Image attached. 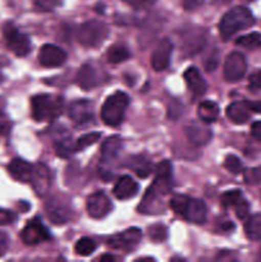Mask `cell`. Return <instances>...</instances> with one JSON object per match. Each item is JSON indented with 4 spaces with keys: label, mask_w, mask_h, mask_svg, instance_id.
Listing matches in <instances>:
<instances>
[{
    "label": "cell",
    "mask_w": 261,
    "mask_h": 262,
    "mask_svg": "<svg viewBox=\"0 0 261 262\" xmlns=\"http://www.w3.org/2000/svg\"><path fill=\"white\" fill-rule=\"evenodd\" d=\"M182 217L187 222L193 223V224H204L207 219V207L206 204L201 200L191 199L189 197L187 202Z\"/></svg>",
    "instance_id": "cell-16"
},
{
    "label": "cell",
    "mask_w": 261,
    "mask_h": 262,
    "mask_svg": "<svg viewBox=\"0 0 261 262\" xmlns=\"http://www.w3.org/2000/svg\"><path fill=\"white\" fill-rule=\"evenodd\" d=\"M142 239V232L138 228H129V229L124 230L122 233L112 235L107 239L106 245L107 247L113 248V250H120L129 252L135 248L138 247Z\"/></svg>",
    "instance_id": "cell-7"
},
{
    "label": "cell",
    "mask_w": 261,
    "mask_h": 262,
    "mask_svg": "<svg viewBox=\"0 0 261 262\" xmlns=\"http://www.w3.org/2000/svg\"><path fill=\"white\" fill-rule=\"evenodd\" d=\"M9 128H10V123L8 120L7 115L4 113L0 112V136L2 135H7L9 132Z\"/></svg>",
    "instance_id": "cell-44"
},
{
    "label": "cell",
    "mask_w": 261,
    "mask_h": 262,
    "mask_svg": "<svg viewBox=\"0 0 261 262\" xmlns=\"http://www.w3.org/2000/svg\"><path fill=\"white\" fill-rule=\"evenodd\" d=\"M67 53L59 46L53 43H46L40 49L38 53V61L42 67L46 68H55L66 63Z\"/></svg>",
    "instance_id": "cell-12"
},
{
    "label": "cell",
    "mask_w": 261,
    "mask_h": 262,
    "mask_svg": "<svg viewBox=\"0 0 261 262\" xmlns=\"http://www.w3.org/2000/svg\"><path fill=\"white\" fill-rule=\"evenodd\" d=\"M138 189L140 187H138L137 182L133 181L129 176H122L115 183L113 193L118 200L124 201V200L135 197L138 193Z\"/></svg>",
    "instance_id": "cell-21"
},
{
    "label": "cell",
    "mask_w": 261,
    "mask_h": 262,
    "mask_svg": "<svg viewBox=\"0 0 261 262\" xmlns=\"http://www.w3.org/2000/svg\"><path fill=\"white\" fill-rule=\"evenodd\" d=\"M129 104V97L125 92L117 91L105 100L101 107L102 122L110 127H118L123 122L125 109Z\"/></svg>",
    "instance_id": "cell-4"
},
{
    "label": "cell",
    "mask_w": 261,
    "mask_h": 262,
    "mask_svg": "<svg viewBox=\"0 0 261 262\" xmlns=\"http://www.w3.org/2000/svg\"><path fill=\"white\" fill-rule=\"evenodd\" d=\"M48 217L54 224H66L69 220V207L59 199H51L45 204Z\"/></svg>",
    "instance_id": "cell-19"
},
{
    "label": "cell",
    "mask_w": 261,
    "mask_h": 262,
    "mask_svg": "<svg viewBox=\"0 0 261 262\" xmlns=\"http://www.w3.org/2000/svg\"><path fill=\"white\" fill-rule=\"evenodd\" d=\"M171 53H173V43L169 38H163L161 41H159L153 55H151V67L154 68V71H165L170 63Z\"/></svg>",
    "instance_id": "cell-13"
},
{
    "label": "cell",
    "mask_w": 261,
    "mask_h": 262,
    "mask_svg": "<svg viewBox=\"0 0 261 262\" xmlns=\"http://www.w3.org/2000/svg\"><path fill=\"white\" fill-rule=\"evenodd\" d=\"M205 42H206V37L204 35V30H200V28H192L183 36V49L187 55H191V54L193 55L199 53L204 48Z\"/></svg>",
    "instance_id": "cell-23"
},
{
    "label": "cell",
    "mask_w": 261,
    "mask_h": 262,
    "mask_svg": "<svg viewBox=\"0 0 261 262\" xmlns=\"http://www.w3.org/2000/svg\"><path fill=\"white\" fill-rule=\"evenodd\" d=\"M130 58V53L127 46L123 43H114L106 51V59L112 64H119L128 60Z\"/></svg>",
    "instance_id": "cell-28"
},
{
    "label": "cell",
    "mask_w": 261,
    "mask_h": 262,
    "mask_svg": "<svg viewBox=\"0 0 261 262\" xmlns=\"http://www.w3.org/2000/svg\"><path fill=\"white\" fill-rule=\"evenodd\" d=\"M243 197L240 189H233V191L225 192L222 196V204L224 207H234L235 204Z\"/></svg>",
    "instance_id": "cell-35"
},
{
    "label": "cell",
    "mask_w": 261,
    "mask_h": 262,
    "mask_svg": "<svg viewBox=\"0 0 261 262\" xmlns=\"http://www.w3.org/2000/svg\"><path fill=\"white\" fill-rule=\"evenodd\" d=\"M3 33H4L5 42H7L8 48L15 54L17 56H26L31 50V41L30 37L25 33L20 32L14 25L12 23H7L3 28Z\"/></svg>",
    "instance_id": "cell-6"
},
{
    "label": "cell",
    "mask_w": 261,
    "mask_h": 262,
    "mask_svg": "<svg viewBox=\"0 0 261 262\" xmlns=\"http://www.w3.org/2000/svg\"><path fill=\"white\" fill-rule=\"evenodd\" d=\"M32 117L36 122H46L59 117L63 109V99L49 94L36 95L31 99Z\"/></svg>",
    "instance_id": "cell-3"
},
{
    "label": "cell",
    "mask_w": 261,
    "mask_h": 262,
    "mask_svg": "<svg viewBox=\"0 0 261 262\" xmlns=\"http://www.w3.org/2000/svg\"><path fill=\"white\" fill-rule=\"evenodd\" d=\"M33 4L41 12H51L61 4V0H33Z\"/></svg>",
    "instance_id": "cell-37"
},
{
    "label": "cell",
    "mask_w": 261,
    "mask_h": 262,
    "mask_svg": "<svg viewBox=\"0 0 261 262\" xmlns=\"http://www.w3.org/2000/svg\"><path fill=\"white\" fill-rule=\"evenodd\" d=\"M109 36V28L101 20H87L79 27L78 41L87 48L101 45Z\"/></svg>",
    "instance_id": "cell-5"
},
{
    "label": "cell",
    "mask_w": 261,
    "mask_h": 262,
    "mask_svg": "<svg viewBox=\"0 0 261 262\" xmlns=\"http://www.w3.org/2000/svg\"><path fill=\"white\" fill-rule=\"evenodd\" d=\"M87 214L92 219H102L106 216L112 210V202L107 199V196L102 192H95L90 194L86 201Z\"/></svg>",
    "instance_id": "cell-11"
},
{
    "label": "cell",
    "mask_w": 261,
    "mask_h": 262,
    "mask_svg": "<svg viewBox=\"0 0 261 262\" xmlns=\"http://www.w3.org/2000/svg\"><path fill=\"white\" fill-rule=\"evenodd\" d=\"M235 43L247 49L258 48V46H261V33L252 32V33H248V35L241 36V37L237 38Z\"/></svg>",
    "instance_id": "cell-31"
},
{
    "label": "cell",
    "mask_w": 261,
    "mask_h": 262,
    "mask_svg": "<svg viewBox=\"0 0 261 262\" xmlns=\"http://www.w3.org/2000/svg\"><path fill=\"white\" fill-rule=\"evenodd\" d=\"M68 114L76 124H87L94 118L92 104L89 100H76V101L71 102V105H69Z\"/></svg>",
    "instance_id": "cell-14"
},
{
    "label": "cell",
    "mask_w": 261,
    "mask_h": 262,
    "mask_svg": "<svg viewBox=\"0 0 261 262\" xmlns=\"http://www.w3.org/2000/svg\"><path fill=\"white\" fill-rule=\"evenodd\" d=\"M148 237L156 243L164 242L168 238V229L163 224H154L148 228Z\"/></svg>",
    "instance_id": "cell-33"
},
{
    "label": "cell",
    "mask_w": 261,
    "mask_h": 262,
    "mask_svg": "<svg viewBox=\"0 0 261 262\" xmlns=\"http://www.w3.org/2000/svg\"><path fill=\"white\" fill-rule=\"evenodd\" d=\"M127 5L135 8V9H143V8L151 7L156 3V0H123Z\"/></svg>",
    "instance_id": "cell-42"
},
{
    "label": "cell",
    "mask_w": 261,
    "mask_h": 262,
    "mask_svg": "<svg viewBox=\"0 0 261 262\" xmlns=\"http://www.w3.org/2000/svg\"><path fill=\"white\" fill-rule=\"evenodd\" d=\"M204 3L205 0H183V8L187 12H191V10H194L201 7Z\"/></svg>",
    "instance_id": "cell-43"
},
{
    "label": "cell",
    "mask_w": 261,
    "mask_h": 262,
    "mask_svg": "<svg viewBox=\"0 0 261 262\" xmlns=\"http://www.w3.org/2000/svg\"><path fill=\"white\" fill-rule=\"evenodd\" d=\"M183 77L189 92H191L194 99L202 96L206 92V82L202 78L201 73H200V71L196 67L187 68L186 72L183 73Z\"/></svg>",
    "instance_id": "cell-18"
},
{
    "label": "cell",
    "mask_w": 261,
    "mask_h": 262,
    "mask_svg": "<svg viewBox=\"0 0 261 262\" xmlns=\"http://www.w3.org/2000/svg\"><path fill=\"white\" fill-rule=\"evenodd\" d=\"M8 171L13 179L20 183H27V182H31L33 166L23 159H13L8 165Z\"/></svg>",
    "instance_id": "cell-22"
},
{
    "label": "cell",
    "mask_w": 261,
    "mask_h": 262,
    "mask_svg": "<svg viewBox=\"0 0 261 262\" xmlns=\"http://www.w3.org/2000/svg\"><path fill=\"white\" fill-rule=\"evenodd\" d=\"M117 260V257L113 255H110V253H106V255H102L101 257H100V261L102 262H113Z\"/></svg>",
    "instance_id": "cell-49"
},
{
    "label": "cell",
    "mask_w": 261,
    "mask_h": 262,
    "mask_svg": "<svg viewBox=\"0 0 261 262\" xmlns=\"http://www.w3.org/2000/svg\"><path fill=\"white\" fill-rule=\"evenodd\" d=\"M245 233L248 239L261 241V214H255L246 222Z\"/></svg>",
    "instance_id": "cell-29"
},
{
    "label": "cell",
    "mask_w": 261,
    "mask_h": 262,
    "mask_svg": "<svg viewBox=\"0 0 261 262\" xmlns=\"http://www.w3.org/2000/svg\"><path fill=\"white\" fill-rule=\"evenodd\" d=\"M184 135L187 140L194 146H205L210 142L212 133L205 124L199 122H189L184 127Z\"/></svg>",
    "instance_id": "cell-15"
},
{
    "label": "cell",
    "mask_w": 261,
    "mask_h": 262,
    "mask_svg": "<svg viewBox=\"0 0 261 262\" xmlns=\"http://www.w3.org/2000/svg\"><path fill=\"white\" fill-rule=\"evenodd\" d=\"M247 71V61L240 51H233L227 56L224 63V78L227 82H238Z\"/></svg>",
    "instance_id": "cell-8"
},
{
    "label": "cell",
    "mask_w": 261,
    "mask_h": 262,
    "mask_svg": "<svg viewBox=\"0 0 261 262\" xmlns=\"http://www.w3.org/2000/svg\"><path fill=\"white\" fill-rule=\"evenodd\" d=\"M31 184L38 196H45L51 186L50 171L44 164L33 166L32 177H31Z\"/></svg>",
    "instance_id": "cell-17"
},
{
    "label": "cell",
    "mask_w": 261,
    "mask_h": 262,
    "mask_svg": "<svg viewBox=\"0 0 261 262\" xmlns=\"http://www.w3.org/2000/svg\"><path fill=\"white\" fill-rule=\"evenodd\" d=\"M197 115H199L200 120L205 124H211L217 120L219 117V106H217L216 102L214 101H202L199 105V109H197Z\"/></svg>",
    "instance_id": "cell-26"
},
{
    "label": "cell",
    "mask_w": 261,
    "mask_h": 262,
    "mask_svg": "<svg viewBox=\"0 0 261 262\" xmlns=\"http://www.w3.org/2000/svg\"><path fill=\"white\" fill-rule=\"evenodd\" d=\"M214 2L216 3V2H219V0H214ZM222 2H223V3H227V2H229V0H222Z\"/></svg>",
    "instance_id": "cell-50"
},
{
    "label": "cell",
    "mask_w": 261,
    "mask_h": 262,
    "mask_svg": "<svg viewBox=\"0 0 261 262\" xmlns=\"http://www.w3.org/2000/svg\"><path fill=\"white\" fill-rule=\"evenodd\" d=\"M8 247H9V239L4 232H0V257L7 253Z\"/></svg>",
    "instance_id": "cell-45"
},
{
    "label": "cell",
    "mask_w": 261,
    "mask_h": 262,
    "mask_svg": "<svg viewBox=\"0 0 261 262\" xmlns=\"http://www.w3.org/2000/svg\"><path fill=\"white\" fill-rule=\"evenodd\" d=\"M251 135L256 140L261 141V122H255L251 125Z\"/></svg>",
    "instance_id": "cell-47"
},
{
    "label": "cell",
    "mask_w": 261,
    "mask_h": 262,
    "mask_svg": "<svg viewBox=\"0 0 261 262\" xmlns=\"http://www.w3.org/2000/svg\"><path fill=\"white\" fill-rule=\"evenodd\" d=\"M54 145H55L56 155L63 159H68L74 152V145L71 141V135L66 129L56 130L54 136Z\"/></svg>",
    "instance_id": "cell-25"
},
{
    "label": "cell",
    "mask_w": 261,
    "mask_h": 262,
    "mask_svg": "<svg viewBox=\"0 0 261 262\" xmlns=\"http://www.w3.org/2000/svg\"><path fill=\"white\" fill-rule=\"evenodd\" d=\"M234 211H235V215H237V217L240 220L247 219L248 212H250V205H248V202L246 201L245 197H242V199H241L240 201L235 204Z\"/></svg>",
    "instance_id": "cell-39"
},
{
    "label": "cell",
    "mask_w": 261,
    "mask_h": 262,
    "mask_svg": "<svg viewBox=\"0 0 261 262\" xmlns=\"http://www.w3.org/2000/svg\"><path fill=\"white\" fill-rule=\"evenodd\" d=\"M127 165L129 168H132V170L140 178H147L151 174V171H153V163L143 155H137L129 158L128 159Z\"/></svg>",
    "instance_id": "cell-27"
},
{
    "label": "cell",
    "mask_w": 261,
    "mask_h": 262,
    "mask_svg": "<svg viewBox=\"0 0 261 262\" xmlns=\"http://www.w3.org/2000/svg\"><path fill=\"white\" fill-rule=\"evenodd\" d=\"M122 146L123 142L119 136H112L106 138L101 146V165H110L113 161L117 160Z\"/></svg>",
    "instance_id": "cell-20"
},
{
    "label": "cell",
    "mask_w": 261,
    "mask_h": 262,
    "mask_svg": "<svg viewBox=\"0 0 261 262\" xmlns=\"http://www.w3.org/2000/svg\"><path fill=\"white\" fill-rule=\"evenodd\" d=\"M17 215L9 210L0 209V225H10L15 222Z\"/></svg>",
    "instance_id": "cell-40"
},
{
    "label": "cell",
    "mask_w": 261,
    "mask_h": 262,
    "mask_svg": "<svg viewBox=\"0 0 261 262\" xmlns=\"http://www.w3.org/2000/svg\"><path fill=\"white\" fill-rule=\"evenodd\" d=\"M100 137H101V133L99 132H91L87 133V135L81 136V137L77 140V142L74 143V151H82L86 147H89V146L95 145V143L100 140Z\"/></svg>",
    "instance_id": "cell-32"
},
{
    "label": "cell",
    "mask_w": 261,
    "mask_h": 262,
    "mask_svg": "<svg viewBox=\"0 0 261 262\" xmlns=\"http://www.w3.org/2000/svg\"><path fill=\"white\" fill-rule=\"evenodd\" d=\"M216 66H217V55H211L207 58V60L205 61V68H206L207 72H212L216 69Z\"/></svg>",
    "instance_id": "cell-46"
},
{
    "label": "cell",
    "mask_w": 261,
    "mask_h": 262,
    "mask_svg": "<svg viewBox=\"0 0 261 262\" xmlns=\"http://www.w3.org/2000/svg\"><path fill=\"white\" fill-rule=\"evenodd\" d=\"M248 86H250L251 90H255V91L261 89V69L250 74V77H248Z\"/></svg>",
    "instance_id": "cell-41"
},
{
    "label": "cell",
    "mask_w": 261,
    "mask_h": 262,
    "mask_svg": "<svg viewBox=\"0 0 261 262\" xmlns=\"http://www.w3.org/2000/svg\"><path fill=\"white\" fill-rule=\"evenodd\" d=\"M96 242H95L92 238L83 237L81 238V239L77 241L76 246H74V252H76L77 255L86 257V256L92 255V253L95 252V250H96Z\"/></svg>",
    "instance_id": "cell-30"
},
{
    "label": "cell",
    "mask_w": 261,
    "mask_h": 262,
    "mask_svg": "<svg viewBox=\"0 0 261 262\" xmlns=\"http://www.w3.org/2000/svg\"><path fill=\"white\" fill-rule=\"evenodd\" d=\"M251 110L246 101H235L228 105L227 117L234 124H245L250 119Z\"/></svg>",
    "instance_id": "cell-24"
},
{
    "label": "cell",
    "mask_w": 261,
    "mask_h": 262,
    "mask_svg": "<svg viewBox=\"0 0 261 262\" xmlns=\"http://www.w3.org/2000/svg\"><path fill=\"white\" fill-rule=\"evenodd\" d=\"M101 67L94 63H86L79 68L76 76V83L83 90H92L101 83Z\"/></svg>",
    "instance_id": "cell-10"
},
{
    "label": "cell",
    "mask_w": 261,
    "mask_h": 262,
    "mask_svg": "<svg viewBox=\"0 0 261 262\" xmlns=\"http://www.w3.org/2000/svg\"><path fill=\"white\" fill-rule=\"evenodd\" d=\"M20 239L25 245L36 246L50 239V233L48 228L41 223V220L35 217L22 229Z\"/></svg>",
    "instance_id": "cell-9"
},
{
    "label": "cell",
    "mask_w": 261,
    "mask_h": 262,
    "mask_svg": "<svg viewBox=\"0 0 261 262\" xmlns=\"http://www.w3.org/2000/svg\"><path fill=\"white\" fill-rule=\"evenodd\" d=\"M171 170L173 168L168 160L159 164L154 182L143 194L142 201L137 207L140 214L158 215L164 212V209H165L164 199L170 193L173 188V181H171L173 171Z\"/></svg>",
    "instance_id": "cell-1"
},
{
    "label": "cell",
    "mask_w": 261,
    "mask_h": 262,
    "mask_svg": "<svg viewBox=\"0 0 261 262\" xmlns=\"http://www.w3.org/2000/svg\"><path fill=\"white\" fill-rule=\"evenodd\" d=\"M243 177H245V182L247 184H257L261 182V166L258 168H252L247 169L243 173Z\"/></svg>",
    "instance_id": "cell-38"
},
{
    "label": "cell",
    "mask_w": 261,
    "mask_h": 262,
    "mask_svg": "<svg viewBox=\"0 0 261 262\" xmlns=\"http://www.w3.org/2000/svg\"><path fill=\"white\" fill-rule=\"evenodd\" d=\"M224 166L232 174H240L243 169L242 161L235 155H228L224 160Z\"/></svg>",
    "instance_id": "cell-36"
},
{
    "label": "cell",
    "mask_w": 261,
    "mask_h": 262,
    "mask_svg": "<svg viewBox=\"0 0 261 262\" xmlns=\"http://www.w3.org/2000/svg\"><path fill=\"white\" fill-rule=\"evenodd\" d=\"M253 23H255V18H253L251 10L246 7L238 5V7L229 9L223 15L219 23L220 36L224 40H228L240 31L251 27Z\"/></svg>",
    "instance_id": "cell-2"
},
{
    "label": "cell",
    "mask_w": 261,
    "mask_h": 262,
    "mask_svg": "<svg viewBox=\"0 0 261 262\" xmlns=\"http://www.w3.org/2000/svg\"><path fill=\"white\" fill-rule=\"evenodd\" d=\"M260 258H261V250H260Z\"/></svg>",
    "instance_id": "cell-51"
},
{
    "label": "cell",
    "mask_w": 261,
    "mask_h": 262,
    "mask_svg": "<svg viewBox=\"0 0 261 262\" xmlns=\"http://www.w3.org/2000/svg\"><path fill=\"white\" fill-rule=\"evenodd\" d=\"M188 200L189 197L186 196V194H173L170 201H169V206L171 207V210H173L177 215L182 216Z\"/></svg>",
    "instance_id": "cell-34"
},
{
    "label": "cell",
    "mask_w": 261,
    "mask_h": 262,
    "mask_svg": "<svg viewBox=\"0 0 261 262\" xmlns=\"http://www.w3.org/2000/svg\"><path fill=\"white\" fill-rule=\"evenodd\" d=\"M251 112H255L261 114V101H246Z\"/></svg>",
    "instance_id": "cell-48"
}]
</instances>
